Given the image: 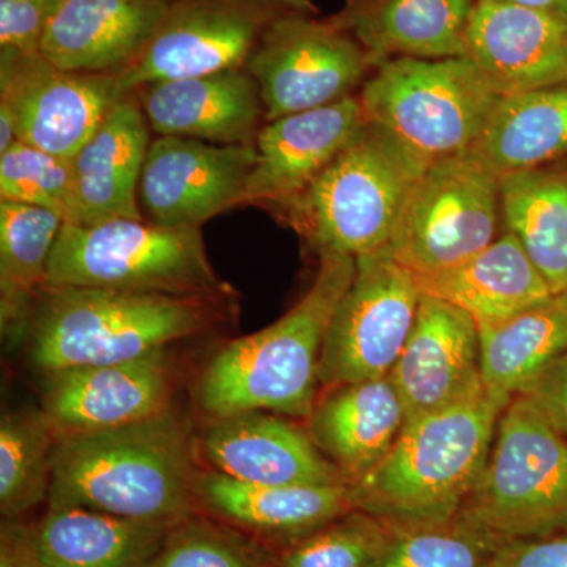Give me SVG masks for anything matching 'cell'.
<instances>
[{
    "label": "cell",
    "instance_id": "cell-1",
    "mask_svg": "<svg viewBox=\"0 0 567 567\" xmlns=\"http://www.w3.org/2000/svg\"><path fill=\"white\" fill-rule=\"evenodd\" d=\"M200 462L199 440L174 410L111 431L59 436L48 505L181 522L199 513Z\"/></svg>",
    "mask_w": 567,
    "mask_h": 567
},
{
    "label": "cell",
    "instance_id": "cell-2",
    "mask_svg": "<svg viewBox=\"0 0 567 567\" xmlns=\"http://www.w3.org/2000/svg\"><path fill=\"white\" fill-rule=\"evenodd\" d=\"M237 298L177 297L47 286L25 331L41 375L136 360L234 319Z\"/></svg>",
    "mask_w": 567,
    "mask_h": 567
},
{
    "label": "cell",
    "instance_id": "cell-3",
    "mask_svg": "<svg viewBox=\"0 0 567 567\" xmlns=\"http://www.w3.org/2000/svg\"><path fill=\"white\" fill-rule=\"evenodd\" d=\"M354 268L353 256L322 254L315 281L281 319L221 346L197 382L205 415L262 410L308 420L320 394L324 334Z\"/></svg>",
    "mask_w": 567,
    "mask_h": 567
},
{
    "label": "cell",
    "instance_id": "cell-4",
    "mask_svg": "<svg viewBox=\"0 0 567 567\" xmlns=\"http://www.w3.org/2000/svg\"><path fill=\"white\" fill-rule=\"evenodd\" d=\"M506 405L480 386L445 409L406 421L390 454L350 484L353 509L390 524L456 517L486 466Z\"/></svg>",
    "mask_w": 567,
    "mask_h": 567
},
{
    "label": "cell",
    "instance_id": "cell-5",
    "mask_svg": "<svg viewBox=\"0 0 567 567\" xmlns=\"http://www.w3.org/2000/svg\"><path fill=\"white\" fill-rule=\"evenodd\" d=\"M424 169L372 123L275 215L317 254L364 256L390 245Z\"/></svg>",
    "mask_w": 567,
    "mask_h": 567
},
{
    "label": "cell",
    "instance_id": "cell-6",
    "mask_svg": "<svg viewBox=\"0 0 567 567\" xmlns=\"http://www.w3.org/2000/svg\"><path fill=\"white\" fill-rule=\"evenodd\" d=\"M48 286L237 297L234 287L213 268L203 230L128 218L96 226L63 224L52 249Z\"/></svg>",
    "mask_w": 567,
    "mask_h": 567
},
{
    "label": "cell",
    "instance_id": "cell-7",
    "mask_svg": "<svg viewBox=\"0 0 567 567\" xmlns=\"http://www.w3.org/2000/svg\"><path fill=\"white\" fill-rule=\"evenodd\" d=\"M358 99L368 122L425 169L475 148L498 95L462 55L379 63Z\"/></svg>",
    "mask_w": 567,
    "mask_h": 567
},
{
    "label": "cell",
    "instance_id": "cell-8",
    "mask_svg": "<svg viewBox=\"0 0 567 567\" xmlns=\"http://www.w3.org/2000/svg\"><path fill=\"white\" fill-rule=\"evenodd\" d=\"M461 514L503 540L567 528V443L524 395L503 410Z\"/></svg>",
    "mask_w": 567,
    "mask_h": 567
},
{
    "label": "cell",
    "instance_id": "cell-9",
    "mask_svg": "<svg viewBox=\"0 0 567 567\" xmlns=\"http://www.w3.org/2000/svg\"><path fill=\"white\" fill-rule=\"evenodd\" d=\"M499 177L475 153L425 167L386 251L417 279L453 270L498 237Z\"/></svg>",
    "mask_w": 567,
    "mask_h": 567
},
{
    "label": "cell",
    "instance_id": "cell-10",
    "mask_svg": "<svg viewBox=\"0 0 567 567\" xmlns=\"http://www.w3.org/2000/svg\"><path fill=\"white\" fill-rule=\"evenodd\" d=\"M349 289L331 316L320 354V390L393 371L415 324L423 289L386 249L354 257Z\"/></svg>",
    "mask_w": 567,
    "mask_h": 567
},
{
    "label": "cell",
    "instance_id": "cell-11",
    "mask_svg": "<svg viewBox=\"0 0 567 567\" xmlns=\"http://www.w3.org/2000/svg\"><path fill=\"white\" fill-rule=\"evenodd\" d=\"M315 17L276 21L245 63L259 85L267 122L349 99L374 70L349 32L331 18Z\"/></svg>",
    "mask_w": 567,
    "mask_h": 567
},
{
    "label": "cell",
    "instance_id": "cell-12",
    "mask_svg": "<svg viewBox=\"0 0 567 567\" xmlns=\"http://www.w3.org/2000/svg\"><path fill=\"white\" fill-rule=\"evenodd\" d=\"M317 14L311 0H177L133 69L121 74L130 92L152 82L240 69L264 33L289 14Z\"/></svg>",
    "mask_w": 567,
    "mask_h": 567
},
{
    "label": "cell",
    "instance_id": "cell-13",
    "mask_svg": "<svg viewBox=\"0 0 567 567\" xmlns=\"http://www.w3.org/2000/svg\"><path fill=\"white\" fill-rule=\"evenodd\" d=\"M130 93L121 74L63 70L41 52L0 51V107L18 141L63 158H73Z\"/></svg>",
    "mask_w": 567,
    "mask_h": 567
},
{
    "label": "cell",
    "instance_id": "cell-14",
    "mask_svg": "<svg viewBox=\"0 0 567 567\" xmlns=\"http://www.w3.org/2000/svg\"><path fill=\"white\" fill-rule=\"evenodd\" d=\"M256 162V145L156 136L142 171V216L156 226L200 229L208 219L244 205Z\"/></svg>",
    "mask_w": 567,
    "mask_h": 567
},
{
    "label": "cell",
    "instance_id": "cell-15",
    "mask_svg": "<svg viewBox=\"0 0 567 567\" xmlns=\"http://www.w3.org/2000/svg\"><path fill=\"white\" fill-rule=\"evenodd\" d=\"M41 412L55 436L93 434L173 410L175 368L167 349L123 363L43 375Z\"/></svg>",
    "mask_w": 567,
    "mask_h": 567
},
{
    "label": "cell",
    "instance_id": "cell-16",
    "mask_svg": "<svg viewBox=\"0 0 567 567\" xmlns=\"http://www.w3.org/2000/svg\"><path fill=\"white\" fill-rule=\"evenodd\" d=\"M208 468L241 483L264 486H333L347 484L308 429L289 416L249 410L208 417L197 436Z\"/></svg>",
    "mask_w": 567,
    "mask_h": 567
},
{
    "label": "cell",
    "instance_id": "cell-17",
    "mask_svg": "<svg viewBox=\"0 0 567 567\" xmlns=\"http://www.w3.org/2000/svg\"><path fill=\"white\" fill-rule=\"evenodd\" d=\"M468 58L498 96L567 84V20L546 11L476 0Z\"/></svg>",
    "mask_w": 567,
    "mask_h": 567
},
{
    "label": "cell",
    "instance_id": "cell-18",
    "mask_svg": "<svg viewBox=\"0 0 567 567\" xmlns=\"http://www.w3.org/2000/svg\"><path fill=\"white\" fill-rule=\"evenodd\" d=\"M365 123L358 95L265 123L257 136V162L246 185L244 205L275 213L292 203Z\"/></svg>",
    "mask_w": 567,
    "mask_h": 567
},
{
    "label": "cell",
    "instance_id": "cell-19",
    "mask_svg": "<svg viewBox=\"0 0 567 567\" xmlns=\"http://www.w3.org/2000/svg\"><path fill=\"white\" fill-rule=\"evenodd\" d=\"M390 377L404 402L406 421L472 394L483 386L475 320L456 306L423 293L412 333Z\"/></svg>",
    "mask_w": 567,
    "mask_h": 567
},
{
    "label": "cell",
    "instance_id": "cell-20",
    "mask_svg": "<svg viewBox=\"0 0 567 567\" xmlns=\"http://www.w3.org/2000/svg\"><path fill=\"white\" fill-rule=\"evenodd\" d=\"M134 93L156 136L254 147L267 123L259 85L245 66L152 82Z\"/></svg>",
    "mask_w": 567,
    "mask_h": 567
},
{
    "label": "cell",
    "instance_id": "cell-21",
    "mask_svg": "<svg viewBox=\"0 0 567 567\" xmlns=\"http://www.w3.org/2000/svg\"><path fill=\"white\" fill-rule=\"evenodd\" d=\"M177 0H62L41 54L63 70L122 74L152 47Z\"/></svg>",
    "mask_w": 567,
    "mask_h": 567
},
{
    "label": "cell",
    "instance_id": "cell-22",
    "mask_svg": "<svg viewBox=\"0 0 567 567\" xmlns=\"http://www.w3.org/2000/svg\"><path fill=\"white\" fill-rule=\"evenodd\" d=\"M405 421L404 402L388 375L320 390L306 429L350 486L390 454Z\"/></svg>",
    "mask_w": 567,
    "mask_h": 567
},
{
    "label": "cell",
    "instance_id": "cell-23",
    "mask_svg": "<svg viewBox=\"0 0 567 567\" xmlns=\"http://www.w3.org/2000/svg\"><path fill=\"white\" fill-rule=\"evenodd\" d=\"M152 128L136 93L126 95L73 156L76 226L111 219H144L140 185L152 144Z\"/></svg>",
    "mask_w": 567,
    "mask_h": 567
},
{
    "label": "cell",
    "instance_id": "cell-24",
    "mask_svg": "<svg viewBox=\"0 0 567 567\" xmlns=\"http://www.w3.org/2000/svg\"><path fill=\"white\" fill-rule=\"evenodd\" d=\"M476 0H347L331 20L363 47L372 65L398 58L465 55Z\"/></svg>",
    "mask_w": 567,
    "mask_h": 567
},
{
    "label": "cell",
    "instance_id": "cell-25",
    "mask_svg": "<svg viewBox=\"0 0 567 567\" xmlns=\"http://www.w3.org/2000/svg\"><path fill=\"white\" fill-rule=\"evenodd\" d=\"M199 503L233 527L297 539L353 509L347 484L264 486L210 468L200 475Z\"/></svg>",
    "mask_w": 567,
    "mask_h": 567
},
{
    "label": "cell",
    "instance_id": "cell-26",
    "mask_svg": "<svg viewBox=\"0 0 567 567\" xmlns=\"http://www.w3.org/2000/svg\"><path fill=\"white\" fill-rule=\"evenodd\" d=\"M175 524L50 505L33 537L41 567H145Z\"/></svg>",
    "mask_w": 567,
    "mask_h": 567
},
{
    "label": "cell",
    "instance_id": "cell-27",
    "mask_svg": "<svg viewBox=\"0 0 567 567\" xmlns=\"http://www.w3.org/2000/svg\"><path fill=\"white\" fill-rule=\"evenodd\" d=\"M417 281L423 293L462 309L477 327L505 322L554 295L507 230L453 270Z\"/></svg>",
    "mask_w": 567,
    "mask_h": 567
},
{
    "label": "cell",
    "instance_id": "cell-28",
    "mask_svg": "<svg viewBox=\"0 0 567 567\" xmlns=\"http://www.w3.org/2000/svg\"><path fill=\"white\" fill-rule=\"evenodd\" d=\"M477 331L481 382L509 404L567 352V290Z\"/></svg>",
    "mask_w": 567,
    "mask_h": 567
},
{
    "label": "cell",
    "instance_id": "cell-29",
    "mask_svg": "<svg viewBox=\"0 0 567 567\" xmlns=\"http://www.w3.org/2000/svg\"><path fill=\"white\" fill-rule=\"evenodd\" d=\"M472 152L499 178L567 158V84L498 96Z\"/></svg>",
    "mask_w": 567,
    "mask_h": 567
},
{
    "label": "cell",
    "instance_id": "cell-30",
    "mask_svg": "<svg viewBox=\"0 0 567 567\" xmlns=\"http://www.w3.org/2000/svg\"><path fill=\"white\" fill-rule=\"evenodd\" d=\"M63 224L44 208L0 200V322L9 341L24 339Z\"/></svg>",
    "mask_w": 567,
    "mask_h": 567
},
{
    "label": "cell",
    "instance_id": "cell-31",
    "mask_svg": "<svg viewBox=\"0 0 567 567\" xmlns=\"http://www.w3.org/2000/svg\"><path fill=\"white\" fill-rule=\"evenodd\" d=\"M505 230L517 238L551 292L567 290V173L527 171L499 178Z\"/></svg>",
    "mask_w": 567,
    "mask_h": 567
},
{
    "label": "cell",
    "instance_id": "cell-32",
    "mask_svg": "<svg viewBox=\"0 0 567 567\" xmlns=\"http://www.w3.org/2000/svg\"><path fill=\"white\" fill-rule=\"evenodd\" d=\"M54 429L41 409L3 413L0 421V513L17 520L50 499Z\"/></svg>",
    "mask_w": 567,
    "mask_h": 567
},
{
    "label": "cell",
    "instance_id": "cell-33",
    "mask_svg": "<svg viewBox=\"0 0 567 567\" xmlns=\"http://www.w3.org/2000/svg\"><path fill=\"white\" fill-rule=\"evenodd\" d=\"M505 543L464 514L431 524H390L372 567H487Z\"/></svg>",
    "mask_w": 567,
    "mask_h": 567
},
{
    "label": "cell",
    "instance_id": "cell-34",
    "mask_svg": "<svg viewBox=\"0 0 567 567\" xmlns=\"http://www.w3.org/2000/svg\"><path fill=\"white\" fill-rule=\"evenodd\" d=\"M0 200L32 205L78 223L73 158L18 141L0 155Z\"/></svg>",
    "mask_w": 567,
    "mask_h": 567
},
{
    "label": "cell",
    "instance_id": "cell-35",
    "mask_svg": "<svg viewBox=\"0 0 567 567\" xmlns=\"http://www.w3.org/2000/svg\"><path fill=\"white\" fill-rule=\"evenodd\" d=\"M390 524L352 509L301 537L282 558V567H372L385 546Z\"/></svg>",
    "mask_w": 567,
    "mask_h": 567
},
{
    "label": "cell",
    "instance_id": "cell-36",
    "mask_svg": "<svg viewBox=\"0 0 567 567\" xmlns=\"http://www.w3.org/2000/svg\"><path fill=\"white\" fill-rule=\"evenodd\" d=\"M145 567H274L248 537L199 513L177 522Z\"/></svg>",
    "mask_w": 567,
    "mask_h": 567
},
{
    "label": "cell",
    "instance_id": "cell-37",
    "mask_svg": "<svg viewBox=\"0 0 567 567\" xmlns=\"http://www.w3.org/2000/svg\"><path fill=\"white\" fill-rule=\"evenodd\" d=\"M62 0H0V51L41 52Z\"/></svg>",
    "mask_w": 567,
    "mask_h": 567
},
{
    "label": "cell",
    "instance_id": "cell-38",
    "mask_svg": "<svg viewBox=\"0 0 567 567\" xmlns=\"http://www.w3.org/2000/svg\"><path fill=\"white\" fill-rule=\"evenodd\" d=\"M487 567H567V528L547 536L506 540Z\"/></svg>",
    "mask_w": 567,
    "mask_h": 567
},
{
    "label": "cell",
    "instance_id": "cell-39",
    "mask_svg": "<svg viewBox=\"0 0 567 567\" xmlns=\"http://www.w3.org/2000/svg\"><path fill=\"white\" fill-rule=\"evenodd\" d=\"M522 395L567 443V352Z\"/></svg>",
    "mask_w": 567,
    "mask_h": 567
},
{
    "label": "cell",
    "instance_id": "cell-40",
    "mask_svg": "<svg viewBox=\"0 0 567 567\" xmlns=\"http://www.w3.org/2000/svg\"><path fill=\"white\" fill-rule=\"evenodd\" d=\"M0 567H41L33 529L22 527L20 518H3Z\"/></svg>",
    "mask_w": 567,
    "mask_h": 567
},
{
    "label": "cell",
    "instance_id": "cell-41",
    "mask_svg": "<svg viewBox=\"0 0 567 567\" xmlns=\"http://www.w3.org/2000/svg\"><path fill=\"white\" fill-rule=\"evenodd\" d=\"M494 2L511 3V6L525 7V9L546 11V13L557 14V17L567 20V0H494Z\"/></svg>",
    "mask_w": 567,
    "mask_h": 567
},
{
    "label": "cell",
    "instance_id": "cell-42",
    "mask_svg": "<svg viewBox=\"0 0 567 567\" xmlns=\"http://www.w3.org/2000/svg\"><path fill=\"white\" fill-rule=\"evenodd\" d=\"M14 142H18V136L13 118L10 117L9 112L0 107V155L9 151Z\"/></svg>",
    "mask_w": 567,
    "mask_h": 567
}]
</instances>
